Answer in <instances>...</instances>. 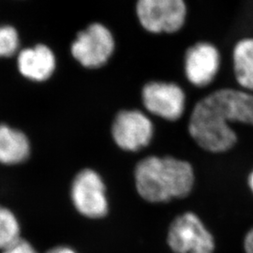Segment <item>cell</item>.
Returning <instances> with one entry per match:
<instances>
[{"mask_svg": "<svg viewBox=\"0 0 253 253\" xmlns=\"http://www.w3.org/2000/svg\"><path fill=\"white\" fill-rule=\"evenodd\" d=\"M234 124L253 126V93L225 87L211 92L195 104L188 130L200 148L225 153L238 141Z\"/></svg>", "mask_w": 253, "mask_h": 253, "instance_id": "1", "label": "cell"}, {"mask_svg": "<svg viewBox=\"0 0 253 253\" xmlns=\"http://www.w3.org/2000/svg\"><path fill=\"white\" fill-rule=\"evenodd\" d=\"M134 182L139 195L150 203L187 197L195 182L191 164L171 156H150L136 165Z\"/></svg>", "mask_w": 253, "mask_h": 253, "instance_id": "2", "label": "cell"}, {"mask_svg": "<svg viewBox=\"0 0 253 253\" xmlns=\"http://www.w3.org/2000/svg\"><path fill=\"white\" fill-rule=\"evenodd\" d=\"M136 16L142 27L152 34H173L186 24L185 0H136Z\"/></svg>", "mask_w": 253, "mask_h": 253, "instance_id": "3", "label": "cell"}, {"mask_svg": "<svg viewBox=\"0 0 253 253\" xmlns=\"http://www.w3.org/2000/svg\"><path fill=\"white\" fill-rule=\"evenodd\" d=\"M116 50L112 31L101 23H92L80 31L71 45L73 58L85 69L95 70L104 66Z\"/></svg>", "mask_w": 253, "mask_h": 253, "instance_id": "4", "label": "cell"}, {"mask_svg": "<svg viewBox=\"0 0 253 253\" xmlns=\"http://www.w3.org/2000/svg\"><path fill=\"white\" fill-rule=\"evenodd\" d=\"M167 243L174 253H214L215 239L202 219L186 212L172 220Z\"/></svg>", "mask_w": 253, "mask_h": 253, "instance_id": "5", "label": "cell"}, {"mask_svg": "<svg viewBox=\"0 0 253 253\" xmlns=\"http://www.w3.org/2000/svg\"><path fill=\"white\" fill-rule=\"evenodd\" d=\"M71 199L74 208L84 217L97 219L108 213L106 186L100 173L92 169H84L75 175Z\"/></svg>", "mask_w": 253, "mask_h": 253, "instance_id": "6", "label": "cell"}, {"mask_svg": "<svg viewBox=\"0 0 253 253\" xmlns=\"http://www.w3.org/2000/svg\"><path fill=\"white\" fill-rule=\"evenodd\" d=\"M111 133L119 148L126 152H138L152 142L155 126L145 112L137 109L123 110L114 119Z\"/></svg>", "mask_w": 253, "mask_h": 253, "instance_id": "7", "label": "cell"}, {"mask_svg": "<svg viewBox=\"0 0 253 253\" xmlns=\"http://www.w3.org/2000/svg\"><path fill=\"white\" fill-rule=\"evenodd\" d=\"M141 99L146 113L169 122L179 120L187 104L185 91L172 82L146 83L141 92Z\"/></svg>", "mask_w": 253, "mask_h": 253, "instance_id": "8", "label": "cell"}, {"mask_svg": "<svg viewBox=\"0 0 253 253\" xmlns=\"http://www.w3.org/2000/svg\"><path fill=\"white\" fill-rule=\"evenodd\" d=\"M221 56L217 46L199 42L190 46L184 56V73L188 82L197 88L209 86L219 73Z\"/></svg>", "mask_w": 253, "mask_h": 253, "instance_id": "9", "label": "cell"}, {"mask_svg": "<svg viewBox=\"0 0 253 253\" xmlns=\"http://www.w3.org/2000/svg\"><path fill=\"white\" fill-rule=\"evenodd\" d=\"M56 65L54 51L43 43L21 49L16 54L19 73L28 81L43 83L49 80L55 72Z\"/></svg>", "mask_w": 253, "mask_h": 253, "instance_id": "10", "label": "cell"}, {"mask_svg": "<svg viewBox=\"0 0 253 253\" xmlns=\"http://www.w3.org/2000/svg\"><path fill=\"white\" fill-rule=\"evenodd\" d=\"M31 145L25 132L8 124H0V164L17 165L30 156Z\"/></svg>", "mask_w": 253, "mask_h": 253, "instance_id": "11", "label": "cell"}, {"mask_svg": "<svg viewBox=\"0 0 253 253\" xmlns=\"http://www.w3.org/2000/svg\"><path fill=\"white\" fill-rule=\"evenodd\" d=\"M232 61L239 88L253 93V37H245L235 43Z\"/></svg>", "mask_w": 253, "mask_h": 253, "instance_id": "12", "label": "cell"}, {"mask_svg": "<svg viewBox=\"0 0 253 253\" xmlns=\"http://www.w3.org/2000/svg\"><path fill=\"white\" fill-rule=\"evenodd\" d=\"M21 234L18 218L14 213L3 206H0V250L3 251L17 242Z\"/></svg>", "mask_w": 253, "mask_h": 253, "instance_id": "13", "label": "cell"}, {"mask_svg": "<svg viewBox=\"0 0 253 253\" xmlns=\"http://www.w3.org/2000/svg\"><path fill=\"white\" fill-rule=\"evenodd\" d=\"M20 51L17 29L9 25H0V58H9Z\"/></svg>", "mask_w": 253, "mask_h": 253, "instance_id": "14", "label": "cell"}, {"mask_svg": "<svg viewBox=\"0 0 253 253\" xmlns=\"http://www.w3.org/2000/svg\"><path fill=\"white\" fill-rule=\"evenodd\" d=\"M2 253H38V252L28 241L21 238L14 244L3 250Z\"/></svg>", "mask_w": 253, "mask_h": 253, "instance_id": "15", "label": "cell"}, {"mask_svg": "<svg viewBox=\"0 0 253 253\" xmlns=\"http://www.w3.org/2000/svg\"><path fill=\"white\" fill-rule=\"evenodd\" d=\"M244 249L246 253H253V228L245 236Z\"/></svg>", "mask_w": 253, "mask_h": 253, "instance_id": "16", "label": "cell"}, {"mask_svg": "<svg viewBox=\"0 0 253 253\" xmlns=\"http://www.w3.org/2000/svg\"><path fill=\"white\" fill-rule=\"evenodd\" d=\"M47 253H77L73 249L70 247H66V246H58L53 248L52 250H50Z\"/></svg>", "mask_w": 253, "mask_h": 253, "instance_id": "17", "label": "cell"}, {"mask_svg": "<svg viewBox=\"0 0 253 253\" xmlns=\"http://www.w3.org/2000/svg\"><path fill=\"white\" fill-rule=\"evenodd\" d=\"M248 184H249V188L251 189L253 194V170L251 172V173L249 174V177H248Z\"/></svg>", "mask_w": 253, "mask_h": 253, "instance_id": "18", "label": "cell"}]
</instances>
